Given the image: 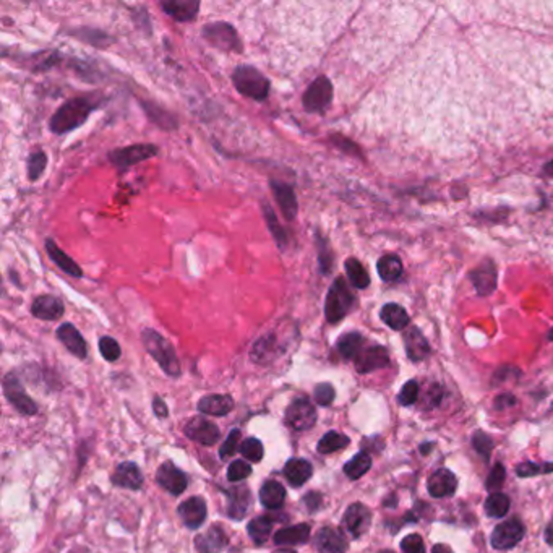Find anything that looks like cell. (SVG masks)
<instances>
[{
	"label": "cell",
	"instance_id": "cell-1",
	"mask_svg": "<svg viewBox=\"0 0 553 553\" xmlns=\"http://www.w3.org/2000/svg\"><path fill=\"white\" fill-rule=\"evenodd\" d=\"M101 101L94 96H76L65 101L52 114L49 121V130L55 135H65L82 127L93 111H96Z\"/></svg>",
	"mask_w": 553,
	"mask_h": 553
},
{
	"label": "cell",
	"instance_id": "cell-2",
	"mask_svg": "<svg viewBox=\"0 0 553 553\" xmlns=\"http://www.w3.org/2000/svg\"><path fill=\"white\" fill-rule=\"evenodd\" d=\"M232 85L242 96L252 101L263 103L270 96L271 83L263 71L255 69L254 65L240 64L232 71Z\"/></svg>",
	"mask_w": 553,
	"mask_h": 553
},
{
	"label": "cell",
	"instance_id": "cell-3",
	"mask_svg": "<svg viewBox=\"0 0 553 553\" xmlns=\"http://www.w3.org/2000/svg\"><path fill=\"white\" fill-rule=\"evenodd\" d=\"M141 341L148 354L159 364L164 374L177 378L182 370H180V362L177 354H175L174 346L161 333L152 330V328H145L141 331Z\"/></svg>",
	"mask_w": 553,
	"mask_h": 553
},
{
	"label": "cell",
	"instance_id": "cell-4",
	"mask_svg": "<svg viewBox=\"0 0 553 553\" xmlns=\"http://www.w3.org/2000/svg\"><path fill=\"white\" fill-rule=\"evenodd\" d=\"M356 304V295L352 294L349 284L344 278H336L331 288L328 289L325 300V317L326 322L335 325L341 322Z\"/></svg>",
	"mask_w": 553,
	"mask_h": 553
},
{
	"label": "cell",
	"instance_id": "cell-5",
	"mask_svg": "<svg viewBox=\"0 0 553 553\" xmlns=\"http://www.w3.org/2000/svg\"><path fill=\"white\" fill-rule=\"evenodd\" d=\"M202 36L214 49L222 52H237V54L244 51V44H242L239 33L227 21L208 23V25L203 26Z\"/></svg>",
	"mask_w": 553,
	"mask_h": 553
},
{
	"label": "cell",
	"instance_id": "cell-6",
	"mask_svg": "<svg viewBox=\"0 0 553 553\" xmlns=\"http://www.w3.org/2000/svg\"><path fill=\"white\" fill-rule=\"evenodd\" d=\"M159 151V148L152 143H137V145L116 148V150L109 151V163L116 168L119 173H125L127 169H130L132 166H137L143 163V161L151 159Z\"/></svg>",
	"mask_w": 553,
	"mask_h": 553
},
{
	"label": "cell",
	"instance_id": "cell-7",
	"mask_svg": "<svg viewBox=\"0 0 553 553\" xmlns=\"http://www.w3.org/2000/svg\"><path fill=\"white\" fill-rule=\"evenodd\" d=\"M333 101V85L325 75L317 76L302 96V106L310 114H323Z\"/></svg>",
	"mask_w": 553,
	"mask_h": 553
},
{
	"label": "cell",
	"instance_id": "cell-8",
	"mask_svg": "<svg viewBox=\"0 0 553 553\" xmlns=\"http://www.w3.org/2000/svg\"><path fill=\"white\" fill-rule=\"evenodd\" d=\"M3 394H6L7 401L17 409L18 412L23 416H33L37 412L36 403L28 396L26 391L23 389L20 380L17 378L13 374H8L3 378Z\"/></svg>",
	"mask_w": 553,
	"mask_h": 553
},
{
	"label": "cell",
	"instance_id": "cell-9",
	"mask_svg": "<svg viewBox=\"0 0 553 553\" xmlns=\"http://www.w3.org/2000/svg\"><path fill=\"white\" fill-rule=\"evenodd\" d=\"M524 524L519 519H508V521L500 523L492 532V545L497 550H508V548L516 547L523 541Z\"/></svg>",
	"mask_w": 553,
	"mask_h": 553
},
{
	"label": "cell",
	"instance_id": "cell-10",
	"mask_svg": "<svg viewBox=\"0 0 553 553\" xmlns=\"http://www.w3.org/2000/svg\"><path fill=\"white\" fill-rule=\"evenodd\" d=\"M286 422L294 430L304 432L308 430L317 422V409L308 399H295L290 406L286 409Z\"/></svg>",
	"mask_w": 553,
	"mask_h": 553
},
{
	"label": "cell",
	"instance_id": "cell-11",
	"mask_svg": "<svg viewBox=\"0 0 553 553\" xmlns=\"http://www.w3.org/2000/svg\"><path fill=\"white\" fill-rule=\"evenodd\" d=\"M270 188L274 195V200L276 203H278V207L281 208L283 216L288 219V221H294L299 213V203L292 185L288 182H281V180L271 179Z\"/></svg>",
	"mask_w": 553,
	"mask_h": 553
},
{
	"label": "cell",
	"instance_id": "cell-12",
	"mask_svg": "<svg viewBox=\"0 0 553 553\" xmlns=\"http://www.w3.org/2000/svg\"><path fill=\"white\" fill-rule=\"evenodd\" d=\"M185 435H187L190 440L200 443V445L204 446H211L214 443H218L219 433L218 425H214L213 422H209L208 419L204 417H193L187 422V425L184 427Z\"/></svg>",
	"mask_w": 553,
	"mask_h": 553
},
{
	"label": "cell",
	"instance_id": "cell-13",
	"mask_svg": "<svg viewBox=\"0 0 553 553\" xmlns=\"http://www.w3.org/2000/svg\"><path fill=\"white\" fill-rule=\"evenodd\" d=\"M346 531L351 534L352 538H359L369 531L371 524L370 509L362 503H354L346 509L344 519H342Z\"/></svg>",
	"mask_w": 553,
	"mask_h": 553
},
{
	"label": "cell",
	"instance_id": "cell-14",
	"mask_svg": "<svg viewBox=\"0 0 553 553\" xmlns=\"http://www.w3.org/2000/svg\"><path fill=\"white\" fill-rule=\"evenodd\" d=\"M156 482L161 485L164 490H168L173 495H180L187 489V475L179 469L177 466H174L173 462L168 461L164 464H161L159 469L156 472Z\"/></svg>",
	"mask_w": 553,
	"mask_h": 553
},
{
	"label": "cell",
	"instance_id": "cell-15",
	"mask_svg": "<svg viewBox=\"0 0 553 553\" xmlns=\"http://www.w3.org/2000/svg\"><path fill=\"white\" fill-rule=\"evenodd\" d=\"M65 305L59 297L51 294H42L33 300L31 315L42 322H55L64 315Z\"/></svg>",
	"mask_w": 553,
	"mask_h": 553
},
{
	"label": "cell",
	"instance_id": "cell-16",
	"mask_svg": "<svg viewBox=\"0 0 553 553\" xmlns=\"http://www.w3.org/2000/svg\"><path fill=\"white\" fill-rule=\"evenodd\" d=\"M159 7L166 15L179 23L193 21L200 12L198 0H163Z\"/></svg>",
	"mask_w": 553,
	"mask_h": 553
},
{
	"label": "cell",
	"instance_id": "cell-17",
	"mask_svg": "<svg viewBox=\"0 0 553 553\" xmlns=\"http://www.w3.org/2000/svg\"><path fill=\"white\" fill-rule=\"evenodd\" d=\"M389 365V356L388 351L381 346H371L367 347L357 356L356 359V369L359 374H369V371L385 369Z\"/></svg>",
	"mask_w": 553,
	"mask_h": 553
},
{
	"label": "cell",
	"instance_id": "cell-18",
	"mask_svg": "<svg viewBox=\"0 0 553 553\" xmlns=\"http://www.w3.org/2000/svg\"><path fill=\"white\" fill-rule=\"evenodd\" d=\"M55 335L57 340L69 349V352H71L75 357H78V359H87L88 356L87 341H85L82 333L76 330L71 323H64V325H60L57 328Z\"/></svg>",
	"mask_w": 553,
	"mask_h": 553
},
{
	"label": "cell",
	"instance_id": "cell-19",
	"mask_svg": "<svg viewBox=\"0 0 553 553\" xmlns=\"http://www.w3.org/2000/svg\"><path fill=\"white\" fill-rule=\"evenodd\" d=\"M427 489L433 498L451 497L457 489V479L451 471L438 469L432 472V475L428 477Z\"/></svg>",
	"mask_w": 553,
	"mask_h": 553
},
{
	"label": "cell",
	"instance_id": "cell-20",
	"mask_svg": "<svg viewBox=\"0 0 553 553\" xmlns=\"http://www.w3.org/2000/svg\"><path fill=\"white\" fill-rule=\"evenodd\" d=\"M318 553H346L347 541L344 534L335 527H323L315 537Z\"/></svg>",
	"mask_w": 553,
	"mask_h": 553
},
{
	"label": "cell",
	"instance_id": "cell-21",
	"mask_svg": "<svg viewBox=\"0 0 553 553\" xmlns=\"http://www.w3.org/2000/svg\"><path fill=\"white\" fill-rule=\"evenodd\" d=\"M179 514L188 529H197L207 519V503L202 497H192L179 507Z\"/></svg>",
	"mask_w": 553,
	"mask_h": 553
},
{
	"label": "cell",
	"instance_id": "cell-22",
	"mask_svg": "<svg viewBox=\"0 0 553 553\" xmlns=\"http://www.w3.org/2000/svg\"><path fill=\"white\" fill-rule=\"evenodd\" d=\"M227 547V536L222 531V527H219L218 524H214L208 529L207 532L200 534L195 538V548L198 553H219Z\"/></svg>",
	"mask_w": 553,
	"mask_h": 553
},
{
	"label": "cell",
	"instance_id": "cell-23",
	"mask_svg": "<svg viewBox=\"0 0 553 553\" xmlns=\"http://www.w3.org/2000/svg\"><path fill=\"white\" fill-rule=\"evenodd\" d=\"M112 484L122 489L138 490L143 487V474L135 462H122L112 475Z\"/></svg>",
	"mask_w": 553,
	"mask_h": 553
},
{
	"label": "cell",
	"instance_id": "cell-24",
	"mask_svg": "<svg viewBox=\"0 0 553 553\" xmlns=\"http://www.w3.org/2000/svg\"><path fill=\"white\" fill-rule=\"evenodd\" d=\"M279 354L281 349L278 344V337L273 333H268V335L261 336L255 341L254 347H252L250 357L256 364H268V362L274 360Z\"/></svg>",
	"mask_w": 553,
	"mask_h": 553
},
{
	"label": "cell",
	"instance_id": "cell-25",
	"mask_svg": "<svg viewBox=\"0 0 553 553\" xmlns=\"http://www.w3.org/2000/svg\"><path fill=\"white\" fill-rule=\"evenodd\" d=\"M471 279L472 283H474L475 289H477L479 295H489L493 292L495 288H497L498 274L492 261H485V263L480 265L479 268L472 271Z\"/></svg>",
	"mask_w": 553,
	"mask_h": 553
},
{
	"label": "cell",
	"instance_id": "cell-26",
	"mask_svg": "<svg viewBox=\"0 0 553 553\" xmlns=\"http://www.w3.org/2000/svg\"><path fill=\"white\" fill-rule=\"evenodd\" d=\"M404 346H406L407 357L412 362H421L430 354V346L422 331L416 326H411L404 333Z\"/></svg>",
	"mask_w": 553,
	"mask_h": 553
},
{
	"label": "cell",
	"instance_id": "cell-27",
	"mask_svg": "<svg viewBox=\"0 0 553 553\" xmlns=\"http://www.w3.org/2000/svg\"><path fill=\"white\" fill-rule=\"evenodd\" d=\"M44 245L49 258L54 261L55 266H59L65 274L73 276V278H83V270L80 268V265L75 263V261L71 260V256L67 255L64 250H60V247L55 244L54 239H46Z\"/></svg>",
	"mask_w": 553,
	"mask_h": 553
},
{
	"label": "cell",
	"instance_id": "cell-28",
	"mask_svg": "<svg viewBox=\"0 0 553 553\" xmlns=\"http://www.w3.org/2000/svg\"><path fill=\"white\" fill-rule=\"evenodd\" d=\"M140 106L143 111L146 112V116L150 121L157 125L159 128H163L166 132H174L179 128V121L175 119L174 114H170L169 111H166L164 107H161L159 104L150 103V101H140Z\"/></svg>",
	"mask_w": 553,
	"mask_h": 553
},
{
	"label": "cell",
	"instance_id": "cell-29",
	"mask_svg": "<svg viewBox=\"0 0 553 553\" xmlns=\"http://www.w3.org/2000/svg\"><path fill=\"white\" fill-rule=\"evenodd\" d=\"M261 213H263L266 227L270 229L271 237H273L276 247H278L281 252H286V249H288V245H289V237H288V232H286V229L283 227V224L279 222L278 216H276L273 207H271L270 203L263 202L261 203Z\"/></svg>",
	"mask_w": 553,
	"mask_h": 553
},
{
	"label": "cell",
	"instance_id": "cell-30",
	"mask_svg": "<svg viewBox=\"0 0 553 553\" xmlns=\"http://www.w3.org/2000/svg\"><path fill=\"white\" fill-rule=\"evenodd\" d=\"M312 474H313V467L307 459L292 457V459H289L284 466V475L292 487H300V485H304L310 477H312Z\"/></svg>",
	"mask_w": 553,
	"mask_h": 553
},
{
	"label": "cell",
	"instance_id": "cell-31",
	"mask_svg": "<svg viewBox=\"0 0 553 553\" xmlns=\"http://www.w3.org/2000/svg\"><path fill=\"white\" fill-rule=\"evenodd\" d=\"M227 514L232 519H242L247 514V509L250 507L252 493L250 490L240 485V487H234L231 492L227 493Z\"/></svg>",
	"mask_w": 553,
	"mask_h": 553
},
{
	"label": "cell",
	"instance_id": "cell-32",
	"mask_svg": "<svg viewBox=\"0 0 553 553\" xmlns=\"http://www.w3.org/2000/svg\"><path fill=\"white\" fill-rule=\"evenodd\" d=\"M198 409L208 416H226L234 409V399L227 394H209L200 399Z\"/></svg>",
	"mask_w": 553,
	"mask_h": 553
},
{
	"label": "cell",
	"instance_id": "cell-33",
	"mask_svg": "<svg viewBox=\"0 0 553 553\" xmlns=\"http://www.w3.org/2000/svg\"><path fill=\"white\" fill-rule=\"evenodd\" d=\"M380 318L394 331L406 330L409 326V322H411L406 308L401 307L399 304H393V302L383 305V308H381L380 312Z\"/></svg>",
	"mask_w": 553,
	"mask_h": 553
},
{
	"label": "cell",
	"instance_id": "cell-34",
	"mask_svg": "<svg viewBox=\"0 0 553 553\" xmlns=\"http://www.w3.org/2000/svg\"><path fill=\"white\" fill-rule=\"evenodd\" d=\"M310 537V526L308 524H297V526L284 527L273 536L276 545H297V543H305Z\"/></svg>",
	"mask_w": 553,
	"mask_h": 553
},
{
	"label": "cell",
	"instance_id": "cell-35",
	"mask_svg": "<svg viewBox=\"0 0 553 553\" xmlns=\"http://www.w3.org/2000/svg\"><path fill=\"white\" fill-rule=\"evenodd\" d=\"M364 336L360 335V333H346V335H342L340 340L336 342V349L340 352V356L342 359H357V356L360 354L362 351H364Z\"/></svg>",
	"mask_w": 553,
	"mask_h": 553
},
{
	"label": "cell",
	"instance_id": "cell-36",
	"mask_svg": "<svg viewBox=\"0 0 553 553\" xmlns=\"http://www.w3.org/2000/svg\"><path fill=\"white\" fill-rule=\"evenodd\" d=\"M286 489L276 480H268L260 489V502L268 509H279L284 504Z\"/></svg>",
	"mask_w": 553,
	"mask_h": 553
},
{
	"label": "cell",
	"instance_id": "cell-37",
	"mask_svg": "<svg viewBox=\"0 0 553 553\" xmlns=\"http://www.w3.org/2000/svg\"><path fill=\"white\" fill-rule=\"evenodd\" d=\"M376 271H378V276L386 283H393L401 278L403 274V261L398 255L388 254L385 256H381L376 263Z\"/></svg>",
	"mask_w": 553,
	"mask_h": 553
},
{
	"label": "cell",
	"instance_id": "cell-38",
	"mask_svg": "<svg viewBox=\"0 0 553 553\" xmlns=\"http://www.w3.org/2000/svg\"><path fill=\"white\" fill-rule=\"evenodd\" d=\"M347 278L356 289H367L370 286V276L357 258H347L344 263Z\"/></svg>",
	"mask_w": 553,
	"mask_h": 553
},
{
	"label": "cell",
	"instance_id": "cell-39",
	"mask_svg": "<svg viewBox=\"0 0 553 553\" xmlns=\"http://www.w3.org/2000/svg\"><path fill=\"white\" fill-rule=\"evenodd\" d=\"M370 467H371L370 455H367L365 451H362V453H357V455L352 457L351 461L346 462L344 472H346L347 477L352 480H357V479H360L364 474H367V472L370 471Z\"/></svg>",
	"mask_w": 553,
	"mask_h": 553
},
{
	"label": "cell",
	"instance_id": "cell-40",
	"mask_svg": "<svg viewBox=\"0 0 553 553\" xmlns=\"http://www.w3.org/2000/svg\"><path fill=\"white\" fill-rule=\"evenodd\" d=\"M351 440L346 435H342L340 432H328L325 437L318 441L317 450L322 455H330V453L340 451L342 448H346L349 445Z\"/></svg>",
	"mask_w": 553,
	"mask_h": 553
},
{
	"label": "cell",
	"instance_id": "cell-41",
	"mask_svg": "<svg viewBox=\"0 0 553 553\" xmlns=\"http://www.w3.org/2000/svg\"><path fill=\"white\" fill-rule=\"evenodd\" d=\"M315 245L318 252V266H320L322 274H330L333 270V252L328 245V240L320 232L315 234Z\"/></svg>",
	"mask_w": 553,
	"mask_h": 553
},
{
	"label": "cell",
	"instance_id": "cell-42",
	"mask_svg": "<svg viewBox=\"0 0 553 553\" xmlns=\"http://www.w3.org/2000/svg\"><path fill=\"white\" fill-rule=\"evenodd\" d=\"M509 498L504 493H490L485 500V513L490 518H503L509 511Z\"/></svg>",
	"mask_w": 553,
	"mask_h": 553
},
{
	"label": "cell",
	"instance_id": "cell-43",
	"mask_svg": "<svg viewBox=\"0 0 553 553\" xmlns=\"http://www.w3.org/2000/svg\"><path fill=\"white\" fill-rule=\"evenodd\" d=\"M249 536L255 543H265L270 538L271 529H273V521L271 518H255L249 523Z\"/></svg>",
	"mask_w": 553,
	"mask_h": 553
},
{
	"label": "cell",
	"instance_id": "cell-44",
	"mask_svg": "<svg viewBox=\"0 0 553 553\" xmlns=\"http://www.w3.org/2000/svg\"><path fill=\"white\" fill-rule=\"evenodd\" d=\"M73 35L82 40L88 44H91L94 47H107L114 41L111 36H107L106 33L101 30H96V28H80L76 30Z\"/></svg>",
	"mask_w": 553,
	"mask_h": 553
},
{
	"label": "cell",
	"instance_id": "cell-45",
	"mask_svg": "<svg viewBox=\"0 0 553 553\" xmlns=\"http://www.w3.org/2000/svg\"><path fill=\"white\" fill-rule=\"evenodd\" d=\"M28 179L30 182H36L37 179L44 174V170L47 168V155L44 151H35L31 152L30 157H28Z\"/></svg>",
	"mask_w": 553,
	"mask_h": 553
},
{
	"label": "cell",
	"instance_id": "cell-46",
	"mask_svg": "<svg viewBox=\"0 0 553 553\" xmlns=\"http://www.w3.org/2000/svg\"><path fill=\"white\" fill-rule=\"evenodd\" d=\"M550 472H553V462H547V464L541 466L532 461H526L516 467V474L519 477H534V475L550 474Z\"/></svg>",
	"mask_w": 553,
	"mask_h": 553
},
{
	"label": "cell",
	"instance_id": "cell-47",
	"mask_svg": "<svg viewBox=\"0 0 553 553\" xmlns=\"http://www.w3.org/2000/svg\"><path fill=\"white\" fill-rule=\"evenodd\" d=\"M99 352H101V356L107 362L119 360V357L122 354L121 344H119V342L111 336H103L101 340H99Z\"/></svg>",
	"mask_w": 553,
	"mask_h": 553
},
{
	"label": "cell",
	"instance_id": "cell-48",
	"mask_svg": "<svg viewBox=\"0 0 553 553\" xmlns=\"http://www.w3.org/2000/svg\"><path fill=\"white\" fill-rule=\"evenodd\" d=\"M504 479H507V469H504L503 464H495L493 469L490 471L487 480H485V489L489 490V492L492 493H497L500 492V489L503 487L504 484Z\"/></svg>",
	"mask_w": 553,
	"mask_h": 553
},
{
	"label": "cell",
	"instance_id": "cell-49",
	"mask_svg": "<svg viewBox=\"0 0 553 553\" xmlns=\"http://www.w3.org/2000/svg\"><path fill=\"white\" fill-rule=\"evenodd\" d=\"M472 446L474 450L482 456L484 461L490 459V455L493 451V440L489 437V433L477 432L474 437H472Z\"/></svg>",
	"mask_w": 553,
	"mask_h": 553
},
{
	"label": "cell",
	"instance_id": "cell-50",
	"mask_svg": "<svg viewBox=\"0 0 553 553\" xmlns=\"http://www.w3.org/2000/svg\"><path fill=\"white\" fill-rule=\"evenodd\" d=\"M240 453L242 456L247 457L249 461L260 462L263 459V445H261V441L256 440V438H247V440L242 443Z\"/></svg>",
	"mask_w": 553,
	"mask_h": 553
},
{
	"label": "cell",
	"instance_id": "cell-51",
	"mask_svg": "<svg viewBox=\"0 0 553 553\" xmlns=\"http://www.w3.org/2000/svg\"><path fill=\"white\" fill-rule=\"evenodd\" d=\"M250 474H252V466L244 459L234 461L227 469V479L231 480V482H240V480L249 477Z\"/></svg>",
	"mask_w": 553,
	"mask_h": 553
},
{
	"label": "cell",
	"instance_id": "cell-52",
	"mask_svg": "<svg viewBox=\"0 0 553 553\" xmlns=\"http://www.w3.org/2000/svg\"><path fill=\"white\" fill-rule=\"evenodd\" d=\"M398 399H399V404H401V406H412V404H416V401L419 399L417 381L409 380L407 383L403 386V389L399 391Z\"/></svg>",
	"mask_w": 553,
	"mask_h": 553
},
{
	"label": "cell",
	"instance_id": "cell-53",
	"mask_svg": "<svg viewBox=\"0 0 553 553\" xmlns=\"http://www.w3.org/2000/svg\"><path fill=\"white\" fill-rule=\"evenodd\" d=\"M313 396L315 401L320 404V406H330V404L335 401L336 391L330 383H320L315 386Z\"/></svg>",
	"mask_w": 553,
	"mask_h": 553
},
{
	"label": "cell",
	"instance_id": "cell-54",
	"mask_svg": "<svg viewBox=\"0 0 553 553\" xmlns=\"http://www.w3.org/2000/svg\"><path fill=\"white\" fill-rule=\"evenodd\" d=\"M401 550L404 553H425L423 538L419 534H409L401 541Z\"/></svg>",
	"mask_w": 553,
	"mask_h": 553
},
{
	"label": "cell",
	"instance_id": "cell-55",
	"mask_svg": "<svg viewBox=\"0 0 553 553\" xmlns=\"http://www.w3.org/2000/svg\"><path fill=\"white\" fill-rule=\"evenodd\" d=\"M239 441H240V430H232L229 433L227 440L222 443L221 450H219V457L226 459L229 456H234V453L239 450Z\"/></svg>",
	"mask_w": 553,
	"mask_h": 553
},
{
	"label": "cell",
	"instance_id": "cell-56",
	"mask_svg": "<svg viewBox=\"0 0 553 553\" xmlns=\"http://www.w3.org/2000/svg\"><path fill=\"white\" fill-rule=\"evenodd\" d=\"M304 503L305 507L308 508L310 513H315L318 508L322 507V495L317 493V492H312V493H307L304 498Z\"/></svg>",
	"mask_w": 553,
	"mask_h": 553
},
{
	"label": "cell",
	"instance_id": "cell-57",
	"mask_svg": "<svg viewBox=\"0 0 553 553\" xmlns=\"http://www.w3.org/2000/svg\"><path fill=\"white\" fill-rule=\"evenodd\" d=\"M440 399H441V388L438 385H433L430 391L427 393V406L428 407L438 406Z\"/></svg>",
	"mask_w": 553,
	"mask_h": 553
},
{
	"label": "cell",
	"instance_id": "cell-58",
	"mask_svg": "<svg viewBox=\"0 0 553 553\" xmlns=\"http://www.w3.org/2000/svg\"><path fill=\"white\" fill-rule=\"evenodd\" d=\"M516 404V398L513 394H500V396L495 399V407L497 409H507L511 407Z\"/></svg>",
	"mask_w": 553,
	"mask_h": 553
},
{
	"label": "cell",
	"instance_id": "cell-59",
	"mask_svg": "<svg viewBox=\"0 0 553 553\" xmlns=\"http://www.w3.org/2000/svg\"><path fill=\"white\" fill-rule=\"evenodd\" d=\"M152 409H155V414H156V416L159 417V419L168 417V414H169L168 406H166V403H164L161 398H155V399H152Z\"/></svg>",
	"mask_w": 553,
	"mask_h": 553
},
{
	"label": "cell",
	"instance_id": "cell-60",
	"mask_svg": "<svg viewBox=\"0 0 553 553\" xmlns=\"http://www.w3.org/2000/svg\"><path fill=\"white\" fill-rule=\"evenodd\" d=\"M432 553H453V550L445 543H437V545H433Z\"/></svg>",
	"mask_w": 553,
	"mask_h": 553
},
{
	"label": "cell",
	"instance_id": "cell-61",
	"mask_svg": "<svg viewBox=\"0 0 553 553\" xmlns=\"http://www.w3.org/2000/svg\"><path fill=\"white\" fill-rule=\"evenodd\" d=\"M545 541L548 545H553V521L548 524L547 531H545Z\"/></svg>",
	"mask_w": 553,
	"mask_h": 553
},
{
	"label": "cell",
	"instance_id": "cell-62",
	"mask_svg": "<svg viewBox=\"0 0 553 553\" xmlns=\"http://www.w3.org/2000/svg\"><path fill=\"white\" fill-rule=\"evenodd\" d=\"M543 173H545L547 175H552L553 177V161H550V163H547L545 166H543Z\"/></svg>",
	"mask_w": 553,
	"mask_h": 553
},
{
	"label": "cell",
	"instance_id": "cell-63",
	"mask_svg": "<svg viewBox=\"0 0 553 553\" xmlns=\"http://www.w3.org/2000/svg\"><path fill=\"white\" fill-rule=\"evenodd\" d=\"M274 553H297L292 548H279V550H276Z\"/></svg>",
	"mask_w": 553,
	"mask_h": 553
},
{
	"label": "cell",
	"instance_id": "cell-64",
	"mask_svg": "<svg viewBox=\"0 0 553 553\" xmlns=\"http://www.w3.org/2000/svg\"><path fill=\"white\" fill-rule=\"evenodd\" d=\"M381 553H391V552H381Z\"/></svg>",
	"mask_w": 553,
	"mask_h": 553
}]
</instances>
